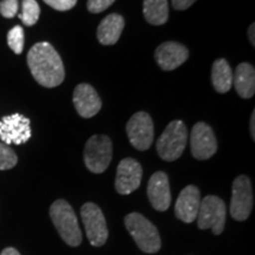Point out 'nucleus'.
Returning a JSON list of instances; mask_svg holds the SVG:
<instances>
[{"label": "nucleus", "mask_w": 255, "mask_h": 255, "mask_svg": "<svg viewBox=\"0 0 255 255\" xmlns=\"http://www.w3.org/2000/svg\"><path fill=\"white\" fill-rule=\"evenodd\" d=\"M113 158V142L105 135H94L84 148V162L91 173L102 174Z\"/></svg>", "instance_id": "39448f33"}, {"label": "nucleus", "mask_w": 255, "mask_h": 255, "mask_svg": "<svg viewBox=\"0 0 255 255\" xmlns=\"http://www.w3.org/2000/svg\"><path fill=\"white\" fill-rule=\"evenodd\" d=\"M213 87L219 94H226L231 90L233 84V72L225 58L216 59L212 68Z\"/></svg>", "instance_id": "6ab92c4d"}, {"label": "nucleus", "mask_w": 255, "mask_h": 255, "mask_svg": "<svg viewBox=\"0 0 255 255\" xmlns=\"http://www.w3.org/2000/svg\"><path fill=\"white\" fill-rule=\"evenodd\" d=\"M253 189L251 180L246 175H240L233 182L231 214L237 221H245L253 208Z\"/></svg>", "instance_id": "1a4fd4ad"}, {"label": "nucleus", "mask_w": 255, "mask_h": 255, "mask_svg": "<svg viewBox=\"0 0 255 255\" xmlns=\"http://www.w3.org/2000/svg\"><path fill=\"white\" fill-rule=\"evenodd\" d=\"M235 90L241 98L248 100L255 94V69L250 63L239 64L233 75Z\"/></svg>", "instance_id": "a211bd4d"}, {"label": "nucleus", "mask_w": 255, "mask_h": 255, "mask_svg": "<svg viewBox=\"0 0 255 255\" xmlns=\"http://www.w3.org/2000/svg\"><path fill=\"white\" fill-rule=\"evenodd\" d=\"M18 0H1L0 1V14L5 18H13L18 13Z\"/></svg>", "instance_id": "b1692460"}, {"label": "nucleus", "mask_w": 255, "mask_h": 255, "mask_svg": "<svg viewBox=\"0 0 255 255\" xmlns=\"http://www.w3.org/2000/svg\"><path fill=\"white\" fill-rule=\"evenodd\" d=\"M191 155L196 159H208L218 150V141L214 131L208 124L199 122L194 126L190 133Z\"/></svg>", "instance_id": "9b49d317"}, {"label": "nucleus", "mask_w": 255, "mask_h": 255, "mask_svg": "<svg viewBox=\"0 0 255 255\" xmlns=\"http://www.w3.org/2000/svg\"><path fill=\"white\" fill-rule=\"evenodd\" d=\"M187 139L188 130L186 124L182 121L170 122L156 143L159 157L168 162L180 158L186 149Z\"/></svg>", "instance_id": "20e7f679"}, {"label": "nucleus", "mask_w": 255, "mask_h": 255, "mask_svg": "<svg viewBox=\"0 0 255 255\" xmlns=\"http://www.w3.org/2000/svg\"><path fill=\"white\" fill-rule=\"evenodd\" d=\"M189 51L184 45L176 41H165L155 51L156 62L164 71H173L186 62Z\"/></svg>", "instance_id": "4468645a"}, {"label": "nucleus", "mask_w": 255, "mask_h": 255, "mask_svg": "<svg viewBox=\"0 0 255 255\" xmlns=\"http://www.w3.org/2000/svg\"><path fill=\"white\" fill-rule=\"evenodd\" d=\"M142 165L133 158H124L117 167L115 188L121 195H129L141 186Z\"/></svg>", "instance_id": "f8f14e48"}, {"label": "nucleus", "mask_w": 255, "mask_h": 255, "mask_svg": "<svg viewBox=\"0 0 255 255\" xmlns=\"http://www.w3.org/2000/svg\"><path fill=\"white\" fill-rule=\"evenodd\" d=\"M73 104L78 115L83 119H90L100 113L102 101L94 87L87 83H82L73 91Z\"/></svg>", "instance_id": "ddd939ff"}, {"label": "nucleus", "mask_w": 255, "mask_h": 255, "mask_svg": "<svg viewBox=\"0 0 255 255\" xmlns=\"http://www.w3.org/2000/svg\"><path fill=\"white\" fill-rule=\"evenodd\" d=\"M195 1L196 0H171V4L177 11H184V9L189 8Z\"/></svg>", "instance_id": "bb28decb"}, {"label": "nucleus", "mask_w": 255, "mask_h": 255, "mask_svg": "<svg viewBox=\"0 0 255 255\" xmlns=\"http://www.w3.org/2000/svg\"><path fill=\"white\" fill-rule=\"evenodd\" d=\"M115 2V0H88V11L91 13H101L110 7Z\"/></svg>", "instance_id": "393cba45"}, {"label": "nucleus", "mask_w": 255, "mask_h": 255, "mask_svg": "<svg viewBox=\"0 0 255 255\" xmlns=\"http://www.w3.org/2000/svg\"><path fill=\"white\" fill-rule=\"evenodd\" d=\"M143 14L149 24L156 26L165 24L169 17L168 0H144Z\"/></svg>", "instance_id": "aec40b11"}, {"label": "nucleus", "mask_w": 255, "mask_h": 255, "mask_svg": "<svg viewBox=\"0 0 255 255\" xmlns=\"http://www.w3.org/2000/svg\"><path fill=\"white\" fill-rule=\"evenodd\" d=\"M126 25L121 14L111 13L101 21L97 28V39L103 45H114L119 41Z\"/></svg>", "instance_id": "f3484780"}, {"label": "nucleus", "mask_w": 255, "mask_h": 255, "mask_svg": "<svg viewBox=\"0 0 255 255\" xmlns=\"http://www.w3.org/2000/svg\"><path fill=\"white\" fill-rule=\"evenodd\" d=\"M124 223L139 250L149 254L161 250V238L157 228L145 216L139 213H130L124 219Z\"/></svg>", "instance_id": "7ed1b4c3"}, {"label": "nucleus", "mask_w": 255, "mask_h": 255, "mask_svg": "<svg viewBox=\"0 0 255 255\" xmlns=\"http://www.w3.org/2000/svg\"><path fill=\"white\" fill-rule=\"evenodd\" d=\"M24 30L23 27L19 26H14L13 28L8 31L7 33V44L15 55H20L24 50Z\"/></svg>", "instance_id": "4be33fe9"}, {"label": "nucleus", "mask_w": 255, "mask_h": 255, "mask_svg": "<svg viewBox=\"0 0 255 255\" xmlns=\"http://www.w3.org/2000/svg\"><path fill=\"white\" fill-rule=\"evenodd\" d=\"M225 202L218 196L208 195L201 201L199 213H197V226L200 229H210L215 235H220L225 229L226 223Z\"/></svg>", "instance_id": "423d86ee"}, {"label": "nucleus", "mask_w": 255, "mask_h": 255, "mask_svg": "<svg viewBox=\"0 0 255 255\" xmlns=\"http://www.w3.org/2000/svg\"><path fill=\"white\" fill-rule=\"evenodd\" d=\"M81 216L87 232L88 240L92 246L101 247L108 240V227L104 214L100 207L92 202L83 205Z\"/></svg>", "instance_id": "0eeeda50"}, {"label": "nucleus", "mask_w": 255, "mask_h": 255, "mask_svg": "<svg viewBox=\"0 0 255 255\" xmlns=\"http://www.w3.org/2000/svg\"><path fill=\"white\" fill-rule=\"evenodd\" d=\"M47 5L57 11H69L77 4V0H44Z\"/></svg>", "instance_id": "a878e982"}, {"label": "nucleus", "mask_w": 255, "mask_h": 255, "mask_svg": "<svg viewBox=\"0 0 255 255\" xmlns=\"http://www.w3.org/2000/svg\"><path fill=\"white\" fill-rule=\"evenodd\" d=\"M201 203V193L195 186H188L181 191L175 203V215L178 220L191 223L197 218Z\"/></svg>", "instance_id": "dca6fc26"}, {"label": "nucleus", "mask_w": 255, "mask_h": 255, "mask_svg": "<svg viewBox=\"0 0 255 255\" xmlns=\"http://www.w3.org/2000/svg\"><path fill=\"white\" fill-rule=\"evenodd\" d=\"M255 24L253 23L250 26V28H248V39H250V41H251V44L253 46H255V36H254V33H255Z\"/></svg>", "instance_id": "cd10ccee"}, {"label": "nucleus", "mask_w": 255, "mask_h": 255, "mask_svg": "<svg viewBox=\"0 0 255 255\" xmlns=\"http://www.w3.org/2000/svg\"><path fill=\"white\" fill-rule=\"evenodd\" d=\"M127 133L129 141L137 150L144 151L154 142V122L150 115L139 111L128 121Z\"/></svg>", "instance_id": "6e6552de"}, {"label": "nucleus", "mask_w": 255, "mask_h": 255, "mask_svg": "<svg viewBox=\"0 0 255 255\" xmlns=\"http://www.w3.org/2000/svg\"><path fill=\"white\" fill-rule=\"evenodd\" d=\"M50 216L60 238L66 245L71 247H77L81 245L82 233L77 216L68 201H55L50 207Z\"/></svg>", "instance_id": "f03ea898"}, {"label": "nucleus", "mask_w": 255, "mask_h": 255, "mask_svg": "<svg viewBox=\"0 0 255 255\" xmlns=\"http://www.w3.org/2000/svg\"><path fill=\"white\" fill-rule=\"evenodd\" d=\"M254 123H255V111H253V113H252V116H251V135H252V138H253V141H254V137H255V126H254Z\"/></svg>", "instance_id": "c85d7f7f"}, {"label": "nucleus", "mask_w": 255, "mask_h": 255, "mask_svg": "<svg viewBox=\"0 0 255 255\" xmlns=\"http://www.w3.org/2000/svg\"><path fill=\"white\" fill-rule=\"evenodd\" d=\"M27 65L33 78L41 87H58L65 78L59 53L46 41H40L31 47L27 53Z\"/></svg>", "instance_id": "f257e3e1"}, {"label": "nucleus", "mask_w": 255, "mask_h": 255, "mask_svg": "<svg viewBox=\"0 0 255 255\" xmlns=\"http://www.w3.org/2000/svg\"><path fill=\"white\" fill-rule=\"evenodd\" d=\"M21 13L19 18L26 26H33L37 23L40 15V7L36 0H23L21 2Z\"/></svg>", "instance_id": "412c9836"}, {"label": "nucleus", "mask_w": 255, "mask_h": 255, "mask_svg": "<svg viewBox=\"0 0 255 255\" xmlns=\"http://www.w3.org/2000/svg\"><path fill=\"white\" fill-rule=\"evenodd\" d=\"M18 157L8 145L0 143V170H8L17 164Z\"/></svg>", "instance_id": "5701e85b"}, {"label": "nucleus", "mask_w": 255, "mask_h": 255, "mask_svg": "<svg viewBox=\"0 0 255 255\" xmlns=\"http://www.w3.org/2000/svg\"><path fill=\"white\" fill-rule=\"evenodd\" d=\"M31 136L30 120L24 115L13 114L0 120V138L4 144H24Z\"/></svg>", "instance_id": "9d476101"}, {"label": "nucleus", "mask_w": 255, "mask_h": 255, "mask_svg": "<svg viewBox=\"0 0 255 255\" xmlns=\"http://www.w3.org/2000/svg\"><path fill=\"white\" fill-rule=\"evenodd\" d=\"M146 193L152 208L158 212H165L171 203L170 186L167 174L163 171H156L149 180Z\"/></svg>", "instance_id": "2eb2a0df"}, {"label": "nucleus", "mask_w": 255, "mask_h": 255, "mask_svg": "<svg viewBox=\"0 0 255 255\" xmlns=\"http://www.w3.org/2000/svg\"><path fill=\"white\" fill-rule=\"evenodd\" d=\"M0 255H20V254H19V252L15 250V248L8 247V248H5V250L1 252V254H0Z\"/></svg>", "instance_id": "c756f323"}]
</instances>
